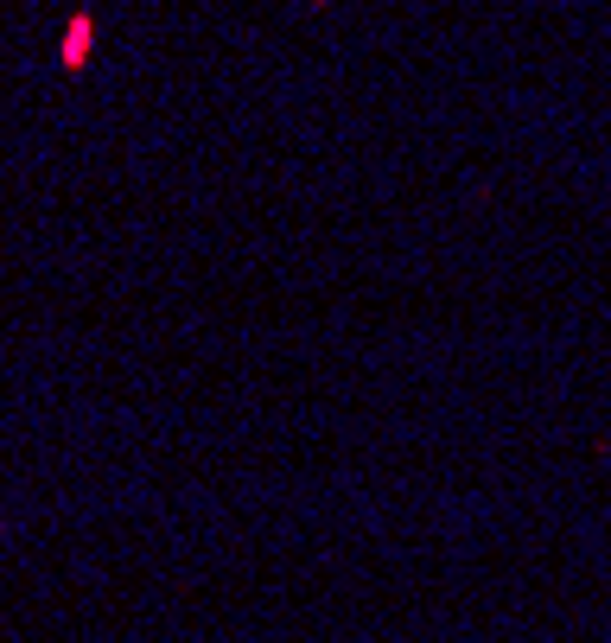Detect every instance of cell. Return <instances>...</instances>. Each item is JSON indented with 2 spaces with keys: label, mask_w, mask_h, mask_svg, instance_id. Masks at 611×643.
Listing matches in <instances>:
<instances>
[{
  "label": "cell",
  "mask_w": 611,
  "mask_h": 643,
  "mask_svg": "<svg viewBox=\"0 0 611 643\" xmlns=\"http://www.w3.org/2000/svg\"><path fill=\"white\" fill-rule=\"evenodd\" d=\"M83 39H90V20H83V13H77V26H71V45H64V58H83Z\"/></svg>",
  "instance_id": "obj_1"
}]
</instances>
